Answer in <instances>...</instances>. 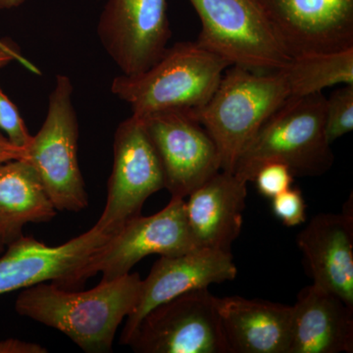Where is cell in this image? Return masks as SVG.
Instances as JSON below:
<instances>
[{"mask_svg":"<svg viewBox=\"0 0 353 353\" xmlns=\"http://www.w3.org/2000/svg\"><path fill=\"white\" fill-rule=\"evenodd\" d=\"M230 66L196 41H180L143 73L114 78L111 92L138 117L172 109L194 110L209 101Z\"/></svg>","mask_w":353,"mask_h":353,"instance_id":"obj_4","label":"cell"},{"mask_svg":"<svg viewBox=\"0 0 353 353\" xmlns=\"http://www.w3.org/2000/svg\"><path fill=\"white\" fill-rule=\"evenodd\" d=\"M57 210L38 172L27 159L0 164V231L6 245L23 236L30 223H48Z\"/></svg>","mask_w":353,"mask_h":353,"instance_id":"obj_19","label":"cell"},{"mask_svg":"<svg viewBox=\"0 0 353 353\" xmlns=\"http://www.w3.org/2000/svg\"><path fill=\"white\" fill-rule=\"evenodd\" d=\"M48 350L38 343L9 339L0 341V353H46Z\"/></svg>","mask_w":353,"mask_h":353,"instance_id":"obj_25","label":"cell"},{"mask_svg":"<svg viewBox=\"0 0 353 353\" xmlns=\"http://www.w3.org/2000/svg\"><path fill=\"white\" fill-rule=\"evenodd\" d=\"M248 183L220 170L185 201V217L197 248L232 252L241 234Z\"/></svg>","mask_w":353,"mask_h":353,"instance_id":"obj_16","label":"cell"},{"mask_svg":"<svg viewBox=\"0 0 353 353\" xmlns=\"http://www.w3.org/2000/svg\"><path fill=\"white\" fill-rule=\"evenodd\" d=\"M141 282L139 273H129L85 292L41 283L21 292L15 310L66 334L83 352H110L121 323L136 307Z\"/></svg>","mask_w":353,"mask_h":353,"instance_id":"obj_1","label":"cell"},{"mask_svg":"<svg viewBox=\"0 0 353 353\" xmlns=\"http://www.w3.org/2000/svg\"><path fill=\"white\" fill-rule=\"evenodd\" d=\"M27 0H0V11L10 10L24 4Z\"/></svg>","mask_w":353,"mask_h":353,"instance_id":"obj_28","label":"cell"},{"mask_svg":"<svg viewBox=\"0 0 353 353\" xmlns=\"http://www.w3.org/2000/svg\"><path fill=\"white\" fill-rule=\"evenodd\" d=\"M294 176L287 165L281 162H269L260 167L252 183H255L261 196L272 199L292 187Z\"/></svg>","mask_w":353,"mask_h":353,"instance_id":"obj_22","label":"cell"},{"mask_svg":"<svg viewBox=\"0 0 353 353\" xmlns=\"http://www.w3.org/2000/svg\"><path fill=\"white\" fill-rule=\"evenodd\" d=\"M128 345L139 353H229L218 297L203 288L160 304L143 318Z\"/></svg>","mask_w":353,"mask_h":353,"instance_id":"obj_8","label":"cell"},{"mask_svg":"<svg viewBox=\"0 0 353 353\" xmlns=\"http://www.w3.org/2000/svg\"><path fill=\"white\" fill-rule=\"evenodd\" d=\"M288 57L353 48V0H255Z\"/></svg>","mask_w":353,"mask_h":353,"instance_id":"obj_11","label":"cell"},{"mask_svg":"<svg viewBox=\"0 0 353 353\" xmlns=\"http://www.w3.org/2000/svg\"><path fill=\"white\" fill-rule=\"evenodd\" d=\"M325 134L333 143L353 130V85H343L327 99L324 111Z\"/></svg>","mask_w":353,"mask_h":353,"instance_id":"obj_21","label":"cell"},{"mask_svg":"<svg viewBox=\"0 0 353 353\" xmlns=\"http://www.w3.org/2000/svg\"><path fill=\"white\" fill-rule=\"evenodd\" d=\"M14 60H18V61L24 65L26 68L32 71V73L39 74V70L37 69L34 65L30 63L27 59L22 57V55L18 53V50L13 48L10 44L0 41V69L7 66V65L14 61Z\"/></svg>","mask_w":353,"mask_h":353,"instance_id":"obj_27","label":"cell"},{"mask_svg":"<svg viewBox=\"0 0 353 353\" xmlns=\"http://www.w3.org/2000/svg\"><path fill=\"white\" fill-rule=\"evenodd\" d=\"M272 211L285 226L296 227L306 221V205L303 192L290 187L272 199Z\"/></svg>","mask_w":353,"mask_h":353,"instance_id":"obj_24","label":"cell"},{"mask_svg":"<svg viewBox=\"0 0 353 353\" xmlns=\"http://www.w3.org/2000/svg\"><path fill=\"white\" fill-rule=\"evenodd\" d=\"M313 284L353 307L352 206L314 216L296 238Z\"/></svg>","mask_w":353,"mask_h":353,"instance_id":"obj_15","label":"cell"},{"mask_svg":"<svg viewBox=\"0 0 353 353\" xmlns=\"http://www.w3.org/2000/svg\"><path fill=\"white\" fill-rule=\"evenodd\" d=\"M113 152L108 201L94 224L110 234L141 215L146 199L165 189L163 167L141 118L132 114L120 123Z\"/></svg>","mask_w":353,"mask_h":353,"instance_id":"obj_9","label":"cell"},{"mask_svg":"<svg viewBox=\"0 0 353 353\" xmlns=\"http://www.w3.org/2000/svg\"><path fill=\"white\" fill-rule=\"evenodd\" d=\"M69 77L57 76L43 126L32 136L28 161L57 211L80 212L88 196L78 160L79 123Z\"/></svg>","mask_w":353,"mask_h":353,"instance_id":"obj_5","label":"cell"},{"mask_svg":"<svg viewBox=\"0 0 353 353\" xmlns=\"http://www.w3.org/2000/svg\"><path fill=\"white\" fill-rule=\"evenodd\" d=\"M323 92L289 97L245 145L234 174L252 182L262 165L281 162L294 176H319L332 168L334 155L325 134Z\"/></svg>","mask_w":353,"mask_h":353,"instance_id":"obj_3","label":"cell"},{"mask_svg":"<svg viewBox=\"0 0 353 353\" xmlns=\"http://www.w3.org/2000/svg\"><path fill=\"white\" fill-rule=\"evenodd\" d=\"M112 234L94 225L85 233L57 246L23 234L0 254V296L46 282L65 289Z\"/></svg>","mask_w":353,"mask_h":353,"instance_id":"obj_13","label":"cell"},{"mask_svg":"<svg viewBox=\"0 0 353 353\" xmlns=\"http://www.w3.org/2000/svg\"><path fill=\"white\" fill-rule=\"evenodd\" d=\"M196 248L185 217V199L171 197L159 212L125 223L77 272L65 290H76L99 273L103 281L123 277L150 255L176 256Z\"/></svg>","mask_w":353,"mask_h":353,"instance_id":"obj_7","label":"cell"},{"mask_svg":"<svg viewBox=\"0 0 353 353\" xmlns=\"http://www.w3.org/2000/svg\"><path fill=\"white\" fill-rule=\"evenodd\" d=\"M201 23L196 43L231 66L282 69L290 58L255 0H189Z\"/></svg>","mask_w":353,"mask_h":353,"instance_id":"obj_6","label":"cell"},{"mask_svg":"<svg viewBox=\"0 0 353 353\" xmlns=\"http://www.w3.org/2000/svg\"><path fill=\"white\" fill-rule=\"evenodd\" d=\"M6 240H4L3 234H2L1 231H0V254L6 250Z\"/></svg>","mask_w":353,"mask_h":353,"instance_id":"obj_29","label":"cell"},{"mask_svg":"<svg viewBox=\"0 0 353 353\" xmlns=\"http://www.w3.org/2000/svg\"><path fill=\"white\" fill-rule=\"evenodd\" d=\"M236 274L232 252L196 248L176 256H160L141 282L138 303L121 334V345H128L139 323L153 308L190 290L233 281Z\"/></svg>","mask_w":353,"mask_h":353,"instance_id":"obj_14","label":"cell"},{"mask_svg":"<svg viewBox=\"0 0 353 353\" xmlns=\"http://www.w3.org/2000/svg\"><path fill=\"white\" fill-rule=\"evenodd\" d=\"M353 352V307L314 284L304 288L292 306L289 353Z\"/></svg>","mask_w":353,"mask_h":353,"instance_id":"obj_18","label":"cell"},{"mask_svg":"<svg viewBox=\"0 0 353 353\" xmlns=\"http://www.w3.org/2000/svg\"><path fill=\"white\" fill-rule=\"evenodd\" d=\"M0 130L7 138L20 148H29L32 136L26 126L19 109L0 88Z\"/></svg>","mask_w":353,"mask_h":353,"instance_id":"obj_23","label":"cell"},{"mask_svg":"<svg viewBox=\"0 0 353 353\" xmlns=\"http://www.w3.org/2000/svg\"><path fill=\"white\" fill-rule=\"evenodd\" d=\"M27 148L14 145L0 132V164L16 159H27Z\"/></svg>","mask_w":353,"mask_h":353,"instance_id":"obj_26","label":"cell"},{"mask_svg":"<svg viewBox=\"0 0 353 353\" xmlns=\"http://www.w3.org/2000/svg\"><path fill=\"white\" fill-rule=\"evenodd\" d=\"M289 97L281 69L256 72L230 66L209 101L190 111L214 141L221 170L234 173L243 148Z\"/></svg>","mask_w":353,"mask_h":353,"instance_id":"obj_2","label":"cell"},{"mask_svg":"<svg viewBox=\"0 0 353 353\" xmlns=\"http://www.w3.org/2000/svg\"><path fill=\"white\" fill-rule=\"evenodd\" d=\"M281 71L290 97L318 94L336 85H353V48L292 58Z\"/></svg>","mask_w":353,"mask_h":353,"instance_id":"obj_20","label":"cell"},{"mask_svg":"<svg viewBox=\"0 0 353 353\" xmlns=\"http://www.w3.org/2000/svg\"><path fill=\"white\" fill-rule=\"evenodd\" d=\"M163 167L165 189L183 199L221 170L213 139L190 110L172 109L139 117Z\"/></svg>","mask_w":353,"mask_h":353,"instance_id":"obj_10","label":"cell"},{"mask_svg":"<svg viewBox=\"0 0 353 353\" xmlns=\"http://www.w3.org/2000/svg\"><path fill=\"white\" fill-rule=\"evenodd\" d=\"M229 353H289L292 306L241 296L218 297Z\"/></svg>","mask_w":353,"mask_h":353,"instance_id":"obj_17","label":"cell"},{"mask_svg":"<svg viewBox=\"0 0 353 353\" xmlns=\"http://www.w3.org/2000/svg\"><path fill=\"white\" fill-rule=\"evenodd\" d=\"M97 36L122 75L143 73L168 48V0H108Z\"/></svg>","mask_w":353,"mask_h":353,"instance_id":"obj_12","label":"cell"}]
</instances>
